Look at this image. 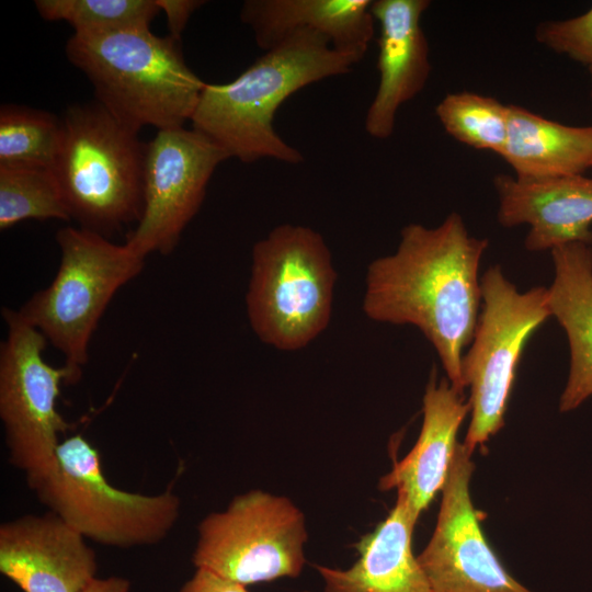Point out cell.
Segmentation results:
<instances>
[{
	"label": "cell",
	"instance_id": "cell-21",
	"mask_svg": "<svg viewBox=\"0 0 592 592\" xmlns=\"http://www.w3.org/2000/svg\"><path fill=\"white\" fill-rule=\"evenodd\" d=\"M62 121L16 104L0 109V167L53 170L62 141Z\"/></svg>",
	"mask_w": 592,
	"mask_h": 592
},
{
	"label": "cell",
	"instance_id": "cell-5",
	"mask_svg": "<svg viewBox=\"0 0 592 592\" xmlns=\"http://www.w3.org/2000/svg\"><path fill=\"white\" fill-rule=\"evenodd\" d=\"M337 273L318 231L283 224L252 248L246 296L250 326L282 351L308 345L329 325Z\"/></svg>",
	"mask_w": 592,
	"mask_h": 592
},
{
	"label": "cell",
	"instance_id": "cell-14",
	"mask_svg": "<svg viewBox=\"0 0 592 592\" xmlns=\"http://www.w3.org/2000/svg\"><path fill=\"white\" fill-rule=\"evenodd\" d=\"M428 0H374L371 11L379 26V82L364 119L366 133L387 139L399 109L425 87L431 72L430 48L421 25Z\"/></svg>",
	"mask_w": 592,
	"mask_h": 592
},
{
	"label": "cell",
	"instance_id": "cell-24",
	"mask_svg": "<svg viewBox=\"0 0 592 592\" xmlns=\"http://www.w3.org/2000/svg\"><path fill=\"white\" fill-rule=\"evenodd\" d=\"M46 21H65L77 34L150 29L160 13L156 0H36Z\"/></svg>",
	"mask_w": 592,
	"mask_h": 592
},
{
	"label": "cell",
	"instance_id": "cell-19",
	"mask_svg": "<svg viewBox=\"0 0 592 592\" xmlns=\"http://www.w3.org/2000/svg\"><path fill=\"white\" fill-rule=\"evenodd\" d=\"M551 257L549 307L567 334L570 352L559 411L569 412L592 396V246L568 243L553 249Z\"/></svg>",
	"mask_w": 592,
	"mask_h": 592
},
{
	"label": "cell",
	"instance_id": "cell-15",
	"mask_svg": "<svg viewBox=\"0 0 592 592\" xmlns=\"http://www.w3.org/2000/svg\"><path fill=\"white\" fill-rule=\"evenodd\" d=\"M498 221L503 227L528 225L525 248L553 250L568 243L592 246V178L583 174L519 179L499 174Z\"/></svg>",
	"mask_w": 592,
	"mask_h": 592
},
{
	"label": "cell",
	"instance_id": "cell-1",
	"mask_svg": "<svg viewBox=\"0 0 592 592\" xmlns=\"http://www.w3.org/2000/svg\"><path fill=\"white\" fill-rule=\"evenodd\" d=\"M488 243L471 237L457 213L435 228L409 224L397 250L374 260L365 277L364 314L374 321L417 327L460 392L466 388L464 349L481 308L479 265Z\"/></svg>",
	"mask_w": 592,
	"mask_h": 592
},
{
	"label": "cell",
	"instance_id": "cell-8",
	"mask_svg": "<svg viewBox=\"0 0 592 592\" xmlns=\"http://www.w3.org/2000/svg\"><path fill=\"white\" fill-rule=\"evenodd\" d=\"M481 308L470 348L462 358L469 388L470 421L464 446L482 447L504 425V417L523 350L550 316L549 291L520 292L493 265L480 277Z\"/></svg>",
	"mask_w": 592,
	"mask_h": 592
},
{
	"label": "cell",
	"instance_id": "cell-11",
	"mask_svg": "<svg viewBox=\"0 0 592 592\" xmlns=\"http://www.w3.org/2000/svg\"><path fill=\"white\" fill-rule=\"evenodd\" d=\"M227 159L193 128L158 130L146 144L143 213L125 243L145 259L170 254L200 210L212 175Z\"/></svg>",
	"mask_w": 592,
	"mask_h": 592
},
{
	"label": "cell",
	"instance_id": "cell-16",
	"mask_svg": "<svg viewBox=\"0 0 592 592\" xmlns=\"http://www.w3.org/2000/svg\"><path fill=\"white\" fill-rule=\"evenodd\" d=\"M423 420L411 451L378 482L382 491L396 490L420 519L442 492L458 446L459 428L470 412L468 399L448 379L437 382L435 368L423 396Z\"/></svg>",
	"mask_w": 592,
	"mask_h": 592
},
{
	"label": "cell",
	"instance_id": "cell-27",
	"mask_svg": "<svg viewBox=\"0 0 592 592\" xmlns=\"http://www.w3.org/2000/svg\"><path fill=\"white\" fill-rule=\"evenodd\" d=\"M179 592H250L247 587L225 579L206 569L196 568Z\"/></svg>",
	"mask_w": 592,
	"mask_h": 592
},
{
	"label": "cell",
	"instance_id": "cell-17",
	"mask_svg": "<svg viewBox=\"0 0 592 592\" xmlns=\"http://www.w3.org/2000/svg\"><path fill=\"white\" fill-rule=\"evenodd\" d=\"M418 521L397 494L387 516L355 544L358 558L351 567L316 566L323 592H433L413 551Z\"/></svg>",
	"mask_w": 592,
	"mask_h": 592
},
{
	"label": "cell",
	"instance_id": "cell-28",
	"mask_svg": "<svg viewBox=\"0 0 592 592\" xmlns=\"http://www.w3.org/2000/svg\"><path fill=\"white\" fill-rule=\"evenodd\" d=\"M130 583L123 577L95 578L81 592H129Z\"/></svg>",
	"mask_w": 592,
	"mask_h": 592
},
{
	"label": "cell",
	"instance_id": "cell-20",
	"mask_svg": "<svg viewBox=\"0 0 592 592\" xmlns=\"http://www.w3.org/2000/svg\"><path fill=\"white\" fill-rule=\"evenodd\" d=\"M501 157L519 179L583 174L592 168V126L563 125L511 104Z\"/></svg>",
	"mask_w": 592,
	"mask_h": 592
},
{
	"label": "cell",
	"instance_id": "cell-23",
	"mask_svg": "<svg viewBox=\"0 0 592 592\" xmlns=\"http://www.w3.org/2000/svg\"><path fill=\"white\" fill-rule=\"evenodd\" d=\"M26 219L70 220L53 170L0 167V229Z\"/></svg>",
	"mask_w": 592,
	"mask_h": 592
},
{
	"label": "cell",
	"instance_id": "cell-2",
	"mask_svg": "<svg viewBox=\"0 0 592 592\" xmlns=\"http://www.w3.org/2000/svg\"><path fill=\"white\" fill-rule=\"evenodd\" d=\"M356 64L320 34L294 33L265 50L232 81L205 83L191 117L192 128L243 163L261 159L300 163L301 152L274 128L277 110L298 90L348 75Z\"/></svg>",
	"mask_w": 592,
	"mask_h": 592
},
{
	"label": "cell",
	"instance_id": "cell-9",
	"mask_svg": "<svg viewBox=\"0 0 592 592\" xmlns=\"http://www.w3.org/2000/svg\"><path fill=\"white\" fill-rule=\"evenodd\" d=\"M8 327L0 346V419L11 465L22 470L31 490L58 469L59 435L69 424L57 410L62 384L79 379L44 358L45 337L18 312L2 308Z\"/></svg>",
	"mask_w": 592,
	"mask_h": 592
},
{
	"label": "cell",
	"instance_id": "cell-25",
	"mask_svg": "<svg viewBox=\"0 0 592 592\" xmlns=\"http://www.w3.org/2000/svg\"><path fill=\"white\" fill-rule=\"evenodd\" d=\"M535 38L547 48L582 64L592 81V8L571 19L540 22Z\"/></svg>",
	"mask_w": 592,
	"mask_h": 592
},
{
	"label": "cell",
	"instance_id": "cell-4",
	"mask_svg": "<svg viewBox=\"0 0 592 592\" xmlns=\"http://www.w3.org/2000/svg\"><path fill=\"white\" fill-rule=\"evenodd\" d=\"M53 172L70 218L109 238L139 220L146 145L98 102L68 107Z\"/></svg>",
	"mask_w": 592,
	"mask_h": 592
},
{
	"label": "cell",
	"instance_id": "cell-3",
	"mask_svg": "<svg viewBox=\"0 0 592 592\" xmlns=\"http://www.w3.org/2000/svg\"><path fill=\"white\" fill-rule=\"evenodd\" d=\"M179 42L150 29L73 33L65 52L116 119L137 132L160 130L191 121L206 83L186 65Z\"/></svg>",
	"mask_w": 592,
	"mask_h": 592
},
{
	"label": "cell",
	"instance_id": "cell-10",
	"mask_svg": "<svg viewBox=\"0 0 592 592\" xmlns=\"http://www.w3.org/2000/svg\"><path fill=\"white\" fill-rule=\"evenodd\" d=\"M306 519L287 497L255 489L197 526L195 568L241 585L297 578L306 563Z\"/></svg>",
	"mask_w": 592,
	"mask_h": 592
},
{
	"label": "cell",
	"instance_id": "cell-12",
	"mask_svg": "<svg viewBox=\"0 0 592 592\" xmlns=\"http://www.w3.org/2000/svg\"><path fill=\"white\" fill-rule=\"evenodd\" d=\"M475 465L459 443L442 490L432 536L418 560L433 592H533L503 566L488 542L469 485Z\"/></svg>",
	"mask_w": 592,
	"mask_h": 592
},
{
	"label": "cell",
	"instance_id": "cell-26",
	"mask_svg": "<svg viewBox=\"0 0 592 592\" xmlns=\"http://www.w3.org/2000/svg\"><path fill=\"white\" fill-rule=\"evenodd\" d=\"M156 2L167 16L169 36L177 41L181 39V34L192 14L205 3L201 0H156Z\"/></svg>",
	"mask_w": 592,
	"mask_h": 592
},
{
	"label": "cell",
	"instance_id": "cell-7",
	"mask_svg": "<svg viewBox=\"0 0 592 592\" xmlns=\"http://www.w3.org/2000/svg\"><path fill=\"white\" fill-rule=\"evenodd\" d=\"M57 458L58 469L32 490L86 539L119 548L153 545L177 523L181 500L172 490L147 496L115 488L81 434L60 441Z\"/></svg>",
	"mask_w": 592,
	"mask_h": 592
},
{
	"label": "cell",
	"instance_id": "cell-13",
	"mask_svg": "<svg viewBox=\"0 0 592 592\" xmlns=\"http://www.w3.org/2000/svg\"><path fill=\"white\" fill-rule=\"evenodd\" d=\"M96 569L86 538L50 511L0 525V572L23 592H81Z\"/></svg>",
	"mask_w": 592,
	"mask_h": 592
},
{
	"label": "cell",
	"instance_id": "cell-22",
	"mask_svg": "<svg viewBox=\"0 0 592 592\" xmlns=\"http://www.w3.org/2000/svg\"><path fill=\"white\" fill-rule=\"evenodd\" d=\"M435 114L445 132L475 149L501 156L509 125V105L497 99L462 91L446 94Z\"/></svg>",
	"mask_w": 592,
	"mask_h": 592
},
{
	"label": "cell",
	"instance_id": "cell-6",
	"mask_svg": "<svg viewBox=\"0 0 592 592\" xmlns=\"http://www.w3.org/2000/svg\"><path fill=\"white\" fill-rule=\"evenodd\" d=\"M60 263L52 283L18 310L65 358L78 379L89 345L106 307L121 287L145 266V258L126 243L67 226L56 232Z\"/></svg>",
	"mask_w": 592,
	"mask_h": 592
},
{
	"label": "cell",
	"instance_id": "cell-18",
	"mask_svg": "<svg viewBox=\"0 0 592 592\" xmlns=\"http://www.w3.org/2000/svg\"><path fill=\"white\" fill-rule=\"evenodd\" d=\"M371 4L372 0H246L240 20L264 52L294 33L308 31L360 62L374 37Z\"/></svg>",
	"mask_w": 592,
	"mask_h": 592
}]
</instances>
